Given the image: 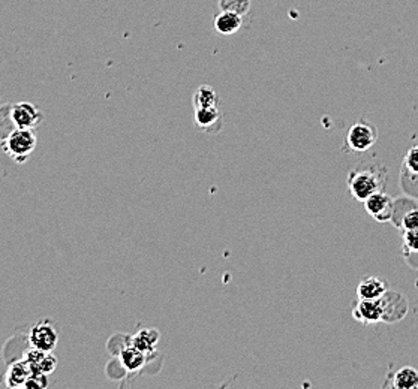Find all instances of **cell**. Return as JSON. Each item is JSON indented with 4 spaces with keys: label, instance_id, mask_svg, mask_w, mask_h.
Listing matches in <instances>:
<instances>
[{
    "label": "cell",
    "instance_id": "obj_9",
    "mask_svg": "<svg viewBox=\"0 0 418 389\" xmlns=\"http://www.w3.org/2000/svg\"><path fill=\"white\" fill-rule=\"evenodd\" d=\"M26 359L33 371H38V373H44V375H50L53 373L56 366H57V359L54 355H52V352H44L33 348L28 355Z\"/></svg>",
    "mask_w": 418,
    "mask_h": 389
},
{
    "label": "cell",
    "instance_id": "obj_5",
    "mask_svg": "<svg viewBox=\"0 0 418 389\" xmlns=\"http://www.w3.org/2000/svg\"><path fill=\"white\" fill-rule=\"evenodd\" d=\"M29 340L32 348L44 352H53L57 346L58 335L54 326L50 324V320H44V322H39L32 328Z\"/></svg>",
    "mask_w": 418,
    "mask_h": 389
},
{
    "label": "cell",
    "instance_id": "obj_8",
    "mask_svg": "<svg viewBox=\"0 0 418 389\" xmlns=\"http://www.w3.org/2000/svg\"><path fill=\"white\" fill-rule=\"evenodd\" d=\"M194 122L198 129L207 133H217L222 129V111L221 107L198 108L195 109Z\"/></svg>",
    "mask_w": 418,
    "mask_h": 389
},
{
    "label": "cell",
    "instance_id": "obj_6",
    "mask_svg": "<svg viewBox=\"0 0 418 389\" xmlns=\"http://www.w3.org/2000/svg\"><path fill=\"white\" fill-rule=\"evenodd\" d=\"M11 120L15 124V128L21 129H33L43 122V113L39 109L29 102L16 104L11 107Z\"/></svg>",
    "mask_w": 418,
    "mask_h": 389
},
{
    "label": "cell",
    "instance_id": "obj_1",
    "mask_svg": "<svg viewBox=\"0 0 418 389\" xmlns=\"http://www.w3.org/2000/svg\"><path fill=\"white\" fill-rule=\"evenodd\" d=\"M387 171L382 165H371L351 171L348 175V189L353 198L358 202H364L376 192L386 188Z\"/></svg>",
    "mask_w": 418,
    "mask_h": 389
},
{
    "label": "cell",
    "instance_id": "obj_11",
    "mask_svg": "<svg viewBox=\"0 0 418 389\" xmlns=\"http://www.w3.org/2000/svg\"><path fill=\"white\" fill-rule=\"evenodd\" d=\"M241 24H243V16L230 11H222L214 19V29L221 35H234L240 30Z\"/></svg>",
    "mask_w": 418,
    "mask_h": 389
},
{
    "label": "cell",
    "instance_id": "obj_13",
    "mask_svg": "<svg viewBox=\"0 0 418 389\" xmlns=\"http://www.w3.org/2000/svg\"><path fill=\"white\" fill-rule=\"evenodd\" d=\"M221 107V98L212 86H199L194 93V109Z\"/></svg>",
    "mask_w": 418,
    "mask_h": 389
},
{
    "label": "cell",
    "instance_id": "obj_19",
    "mask_svg": "<svg viewBox=\"0 0 418 389\" xmlns=\"http://www.w3.org/2000/svg\"><path fill=\"white\" fill-rule=\"evenodd\" d=\"M400 226L404 227V231L418 230V208L406 211L402 217V222H400Z\"/></svg>",
    "mask_w": 418,
    "mask_h": 389
},
{
    "label": "cell",
    "instance_id": "obj_7",
    "mask_svg": "<svg viewBox=\"0 0 418 389\" xmlns=\"http://www.w3.org/2000/svg\"><path fill=\"white\" fill-rule=\"evenodd\" d=\"M353 316L364 325L378 324L384 319V306L381 300H358L353 309Z\"/></svg>",
    "mask_w": 418,
    "mask_h": 389
},
{
    "label": "cell",
    "instance_id": "obj_20",
    "mask_svg": "<svg viewBox=\"0 0 418 389\" xmlns=\"http://www.w3.org/2000/svg\"><path fill=\"white\" fill-rule=\"evenodd\" d=\"M404 246L405 250L411 253H418V230L404 231Z\"/></svg>",
    "mask_w": 418,
    "mask_h": 389
},
{
    "label": "cell",
    "instance_id": "obj_10",
    "mask_svg": "<svg viewBox=\"0 0 418 389\" xmlns=\"http://www.w3.org/2000/svg\"><path fill=\"white\" fill-rule=\"evenodd\" d=\"M387 293V283L378 277H366L357 287L358 300H381Z\"/></svg>",
    "mask_w": 418,
    "mask_h": 389
},
{
    "label": "cell",
    "instance_id": "obj_21",
    "mask_svg": "<svg viewBox=\"0 0 418 389\" xmlns=\"http://www.w3.org/2000/svg\"><path fill=\"white\" fill-rule=\"evenodd\" d=\"M47 385H48L47 375L38 373V371H32V375L26 380V384H24V386H26V388H38V389L45 388Z\"/></svg>",
    "mask_w": 418,
    "mask_h": 389
},
{
    "label": "cell",
    "instance_id": "obj_14",
    "mask_svg": "<svg viewBox=\"0 0 418 389\" xmlns=\"http://www.w3.org/2000/svg\"><path fill=\"white\" fill-rule=\"evenodd\" d=\"M30 364L24 359L20 362H15L8 371V385L10 386H24L26 380L32 375Z\"/></svg>",
    "mask_w": 418,
    "mask_h": 389
},
{
    "label": "cell",
    "instance_id": "obj_2",
    "mask_svg": "<svg viewBox=\"0 0 418 389\" xmlns=\"http://www.w3.org/2000/svg\"><path fill=\"white\" fill-rule=\"evenodd\" d=\"M36 147V137L32 129L15 128L2 141V150L16 164H24Z\"/></svg>",
    "mask_w": 418,
    "mask_h": 389
},
{
    "label": "cell",
    "instance_id": "obj_4",
    "mask_svg": "<svg viewBox=\"0 0 418 389\" xmlns=\"http://www.w3.org/2000/svg\"><path fill=\"white\" fill-rule=\"evenodd\" d=\"M363 204L367 214L380 223L390 222L393 216H395V204H393V199L390 194H387L384 190L376 192L371 198H367Z\"/></svg>",
    "mask_w": 418,
    "mask_h": 389
},
{
    "label": "cell",
    "instance_id": "obj_3",
    "mask_svg": "<svg viewBox=\"0 0 418 389\" xmlns=\"http://www.w3.org/2000/svg\"><path fill=\"white\" fill-rule=\"evenodd\" d=\"M378 141V131L371 122L360 120L351 126L346 133V147L354 153H364Z\"/></svg>",
    "mask_w": 418,
    "mask_h": 389
},
{
    "label": "cell",
    "instance_id": "obj_17",
    "mask_svg": "<svg viewBox=\"0 0 418 389\" xmlns=\"http://www.w3.org/2000/svg\"><path fill=\"white\" fill-rule=\"evenodd\" d=\"M217 3L222 11L236 12L241 16H245L250 10V0H217Z\"/></svg>",
    "mask_w": 418,
    "mask_h": 389
},
{
    "label": "cell",
    "instance_id": "obj_16",
    "mask_svg": "<svg viewBox=\"0 0 418 389\" xmlns=\"http://www.w3.org/2000/svg\"><path fill=\"white\" fill-rule=\"evenodd\" d=\"M393 386L399 389H417L418 371L412 367H404L397 370V373L393 377Z\"/></svg>",
    "mask_w": 418,
    "mask_h": 389
},
{
    "label": "cell",
    "instance_id": "obj_15",
    "mask_svg": "<svg viewBox=\"0 0 418 389\" xmlns=\"http://www.w3.org/2000/svg\"><path fill=\"white\" fill-rule=\"evenodd\" d=\"M157 342H159V333L152 328L140 331L135 337H133L132 344L147 355V353H155Z\"/></svg>",
    "mask_w": 418,
    "mask_h": 389
},
{
    "label": "cell",
    "instance_id": "obj_18",
    "mask_svg": "<svg viewBox=\"0 0 418 389\" xmlns=\"http://www.w3.org/2000/svg\"><path fill=\"white\" fill-rule=\"evenodd\" d=\"M404 165L409 173L418 175V146H414L408 150Z\"/></svg>",
    "mask_w": 418,
    "mask_h": 389
},
{
    "label": "cell",
    "instance_id": "obj_12",
    "mask_svg": "<svg viewBox=\"0 0 418 389\" xmlns=\"http://www.w3.org/2000/svg\"><path fill=\"white\" fill-rule=\"evenodd\" d=\"M120 361L124 370L131 371V373H137V371H140L146 366L147 355L132 344L120 352Z\"/></svg>",
    "mask_w": 418,
    "mask_h": 389
}]
</instances>
